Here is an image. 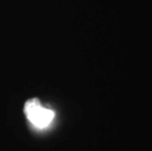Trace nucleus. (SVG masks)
Instances as JSON below:
<instances>
[{"instance_id":"1","label":"nucleus","mask_w":152,"mask_h":151,"mask_svg":"<svg viewBox=\"0 0 152 151\" xmlns=\"http://www.w3.org/2000/svg\"><path fill=\"white\" fill-rule=\"evenodd\" d=\"M24 112L28 122L38 130L49 127L55 117L54 111L42 106L37 98L30 99L26 102Z\"/></svg>"}]
</instances>
